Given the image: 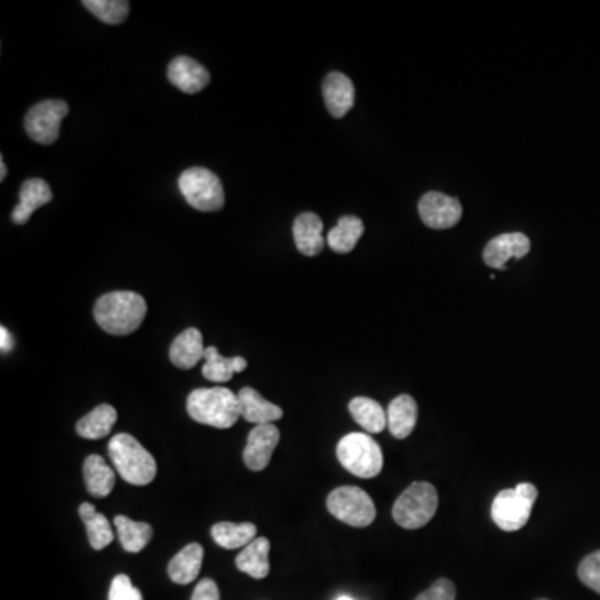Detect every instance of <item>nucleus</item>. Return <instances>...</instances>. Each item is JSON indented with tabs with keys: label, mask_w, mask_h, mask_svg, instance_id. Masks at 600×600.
I'll return each instance as SVG.
<instances>
[{
	"label": "nucleus",
	"mask_w": 600,
	"mask_h": 600,
	"mask_svg": "<svg viewBox=\"0 0 600 600\" xmlns=\"http://www.w3.org/2000/svg\"><path fill=\"white\" fill-rule=\"evenodd\" d=\"M147 314L142 295L130 290H117L102 295L94 307L95 322L107 334L129 335L139 329Z\"/></svg>",
	"instance_id": "nucleus-1"
},
{
	"label": "nucleus",
	"mask_w": 600,
	"mask_h": 600,
	"mask_svg": "<svg viewBox=\"0 0 600 600\" xmlns=\"http://www.w3.org/2000/svg\"><path fill=\"white\" fill-rule=\"evenodd\" d=\"M187 412L199 424L229 429L239 420V397L225 387L195 389L187 399Z\"/></svg>",
	"instance_id": "nucleus-2"
},
{
	"label": "nucleus",
	"mask_w": 600,
	"mask_h": 600,
	"mask_svg": "<svg viewBox=\"0 0 600 600\" xmlns=\"http://www.w3.org/2000/svg\"><path fill=\"white\" fill-rule=\"evenodd\" d=\"M109 457L120 477L132 485H147L157 475V462L149 450L130 434L110 439Z\"/></svg>",
	"instance_id": "nucleus-3"
},
{
	"label": "nucleus",
	"mask_w": 600,
	"mask_h": 600,
	"mask_svg": "<svg viewBox=\"0 0 600 600\" xmlns=\"http://www.w3.org/2000/svg\"><path fill=\"white\" fill-rule=\"evenodd\" d=\"M439 495L429 482H414L395 500L392 517L402 529H422L434 519Z\"/></svg>",
	"instance_id": "nucleus-4"
},
{
	"label": "nucleus",
	"mask_w": 600,
	"mask_h": 600,
	"mask_svg": "<svg viewBox=\"0 0 600 600\" xmlns=\"http://www.w3.org/2000/svg\"><path fill=\"white\" fill-rule=\"evenodd\" d=\"M337 459L345 470L360 479H374L384 467L380 445L370 435L362 432H352L340 439Z\"/></svg>",
	"instance_id": "nucleus-5"
},
{
	"label": "nucleus",
	"mask_w": 600,
	"mask_h": 600,
	"mask_svg": "<svg viewBox=\"0 0 600 600\" xmlns=\"http://www.w3.org/2000/svg\"><path fill=\"white\" fill-rule=\"evenodd\" d=\"M537 495V487L529 482H522L515 489L500 490L490 507L495 525L505 532L522 529L529 522Z\"/></svg>",
	"instance_id": "nucleus-6"
},
{
	"label": "nucleus",
	"mask_w": 600,
	"mask_h": 600,
	"mask_svg": "<svg viewBox=\"0 0 600 600\" xmlns=\"http://www.w3.org/2000/svg\"><path fill=\"white\" fill-rule=\"evenodd\" d=\"M180 194L187 204L200 212H215L225 204L224 187L219 177L204 167H190L180 175Z\"/></svg>",
	"instance_id": "nucleus-7"
},
{
	"label": "nucleus",
	"mask_w": 600,
	"mask_h": 600,
	"mask_svg": "<svg viewBox=\"0 0 600 600\" xmlns=\"http://www.w3.org/2000/svg\"><path fill=\"white\" fill-rule=\"evenodd\" d=\"M327 509L335 519L352 527H367L377 515L370 495L355 485L332 490L327 497Z\"/></svg>",
	"instance_id": "nucleus-8"
},
{
	"label": "nucleus",
	"mask_w": 600,
	"mask_h": 600,
	"mask_svg": "<svg viewBox=\"0 0 600 600\" xmlns=\"http://www.w3.org/2000/svg\"><path fill=\"white\" fill-rule=\"evenodd\" d=\"M67 114L69 105L64 100H44L25 115V130L37 144H54L60 134V124Z\"/></svg>",
	"instance_id": "nucleus-9"
},
{
	"label": "nucleus",
	"mask_w": 600,
	"mask_h": 600,
	"mask_svg": "<svg viewBox=\"0 0 600 600\" xmlns=\"http://www.w3.org/2000/svg\"><path fill=\"white\" fill-rule=\"evenodd\" d=\"M420 219L430 229H450L462 217V205L442 192H427L419 202Z\"/></svg>",
	"instance_id": "nucleus-10"
},
{
	"label": "nucleus",
	"mask_w": 600,
	"mask_h": 600,
	"mask_svg": "<svg viewBox=\"0 0 600 600\" xmlns=\"http://www.w3.org/2000/svg\"><path fill=\"white\" fill-rule=\"evenodd\" d=\"M280 432L274 424L255 425L250 430L244 450V464L247 469L259 472L269 465L270 457L279 444Z\"/></svg>",
	"instance_id": "nucleus-11"
},
{
	"label": "nucleus",
	"mask_w": 600,
	"mask_h": 600,
	"mask_svg": "<svg viewBox=\"0 0 600 600\" xmlns=\"http://www.w3.org/2000/svg\"><path fill=\"white\" fill-rule=\"evenodd\" d=\"M530 252V240L520 232L500 234L485 245L484 262L492 269H507L512 259H522Z\"/></svg>",
	"instance_id": "nucleus-12"
},
{
	"label": "nucleus",
	"mask_w": 600,
	"mask_h": 600,
	"mask_svg": "<svg viewBox=\"0 0 600 600\" xmlns=\"http://www.w3.org/2000/svg\"><path fill=\"white\" fill-rule=\"evenodd\" d=\"M167 77L177 89L185 94H197L204 90L210 82L209 70L204 65L199 64L197 60L190 57H177L172 60L167 69Z\"/></svg>",
	"instance_id": "nucleus-13"
},
{
	"label": "nucleus",
	"mask_w": 600,
	"mask_h": 600,
	"mask_svg": "<svg viewBox=\"0 0 600 600\" xmlns=\"http://www.w3.org/2000/svg\"><path fill=\"white\" fill-rule=\"evenodd\" d=\"M325 107L335 119L344 117L355 102V89L352 80L340 72H330L322 84Z\"/></svg>",
	"instance_id": "nucleus-14"
},
{
	"label": "nucleus",
	"mask_w": 600,
	"mask_h": 600,
	"mask_svg": "<svg viewBox=\"0 0 600 600\" xmlns=\"http://www.w3.org/2000/svg\"><path fill=\"white\" fill-rule=\"evenodd\" d=\"M322 230H324L322 220H320L319 215L312 214V212L300 214L294 220L292 234H294L295 245H297L300 254L314 257V255H319L322 252L325 245Z\"/></svg>",
	"instance_id": "nucleus-15"
},
{
	"label": "nucleus",
	"mask_w": 600,
	"mask_h": 600,
	"mask_svg": "<svg viewBox=\"0 0 600 600\" xmlns=\"http://www.w3.org/2000/svg\"><path fill=\"white\" fill-rule=\"evenodd\" d=\"M240 417L255 425L272 424L275 420L282 419L284 410L279 405L265 400L257 390L252 387L240 389L239 394Z\"/></svg>",
	"instance_id": "nucleus-16"
},
{
	"label": "nucleus",
	"mask_w": 600,
	"mask_h": 600,
	"mask_svg": "<svg viewBox=\"0 0 600 600\" xmlns=\"http://www.w3.org/2000/svg\"><path fill=\"white\" fill-rule=\"evenodd\" d=\"M204 354V339L200 330L194 327L177 335L169 350L170 362L184 370L192 369L194 365L199 364V360L204 359Z\"/></svg>",
	"instance_id": "nucleus-17"
},
{
	"label": "nucleus",
	"mask_w": 600,
	"mask_h": 600,
	"mask_svg": "<svg viewBox=\"0 0 600 600\" xmlns=\"http://www.w3.org/2000/svg\"><path fill=\"white\" fill-rule=\"evenodd\" d=\"M52 189L42 179L25 180L19 192V205L12 210V220L17 225H24L30 215L42 205L49 204L52 200Z\"/></svg>",
	"instance_id": "nucleus-18"
},
{
	"label": "nucleus",
	"mask_w": 600,
	"mask_h": 600,
	"mask_svg": "<svg viewBox=\"0 0 600 600\" xmlns=\"http://www.w3.org/2000/svg\"><path fill=\"white\" fill-rule=\"evenodd\" d=\"M419 407L414 397L404 394L395 397L387 409V427L395 439H407L414 432Z\"/></svg>",
	"instance_id": "nucleus-19"
},
{
	"label": "nucleus",
	"mask_w": 600,
	"mask_h": 600,
	"mask_svg": "<svg viewBox=\"0 0 600 600\" xmlns=\"http://www.w3.org/2000/svg\"><path fill=\"white\" fill-rule=\"evenodd\" d=\"M204 559V549L200 544L185 545L174 559L170 560L167 572L172 582L187 585L199 577L200 567Z\"/></svg>",
	"instance_id": "nucleus-20"
},
{
	"label": "nucleus",
	"mask_w": 600,
	"mask_h": 600,
	"mask_svg": "<svg viewBox=\"0 0 600 600\" xmlns=\"http://www.w3.org/2000/svg\"><path fill=\"white\" fill-rule=\"evenodd\" d=\"M269 552V539L259 537L242 549L235 559V565L240 572H244L254 579H265L270 570Z\"/></svg>",
	"instance_id": "nucleus-21"
},
{
	"label": "nucleus",
	"mask_w": 600,
	"mask_h": 600,
	"mask_svg": "<svg viewBox=\"0 0 600 600\" xmlns=\"http://www.w3.org/2000/svg\"><path fill=\"white\" fill-rule=\"evenodd\" d=\"M205 364L202 375L212 382H229L234 374L247 369V360L244 357H224L215 347H207L204 354Z\"/></svg>",
	"instance_id": "nucleus-22"
},
{
	"label": "nucleus",
	"mask_w": 600,
	"mask_h": 600,
	"mask_svg": "<svg viewBox=\"0 0 600 600\" xmlns=\"http://www.w3.org/2000/svg\"><path fill=\"white\" fill-rule=\"evenodd\" d=\"M117 422V410L109 404H100L90 414L77 422V434L84 439H104L114 429Z\"/></svg>",
	"instance_id": "nucleus-23"
},
{
	"label": "nucleus",
	"mask_w": 600,
	"mask_h": 600,
	"mask_svg": "<svg viewBox=\"0 0 600 600\" xmlns=\"http://www.w3.org/2000/svg\"><path fill=\"white\" fill-rule=\"evenodd\" d=\"M350 415L367 434H380L387 427V412L377 400L355 397L350 400Z\"/></svg>",
	"instance_id": "nucleus-24"
},
{
	"label": "nucleus",
	"mask_w": 600,
	"mask_h": 600,
	"mask_svg": "<svg viewBox=\"0 0 600 600\" xmlns=\"http://www.w3.org/2000/svg\"><path fill=\"white\" fill-rule=\"evenodd\" d=\"M84 479L87 490L94 497H107L115 485L114 470L100 455L92 454L84 462Z\"/></svg>",
	"instance_id": "nucleus-25"
},
{
	"label": "nucleus",
	"mask_w": 600,
	"mask_h": 600,
	"mask_svg": "<svg viewBox=\"0 0 600 600\" xmlns=\"http://www.w3.org/2000/svg\"><path fill=\"white\" fill-rule=\"evenodd\" d=\"M212 539L215 544L224 547V549H240L247 547L250 542L257 539V527L250 522H242V524H234V522H219L212 525Z\"/></svg>",
	"instance_id": "nucleus-26"
},
{
	"label": "nucleus",
	"mask_w": 600,
	"mask_h": 600,
	"mask_svg": "<svg viewBox=\"0 0 600 600\" xmlns=\"http://www.w3.org/2000/svg\"><path fill=\"white\" fill-rule=\"evenodd\" d=\"M114 525L119 534L120 544L129 554H137L144 549L154 535V530L147 522H135L125 515H117Z\"/></svg>",
	"instance_id": "nucleus-27"
},
{
	"label": "nucleus",
	"mask_w": 600,
	"mask_h": 600,
	"mask_svg": "<svg viewBox=\"0 0 600 600\" xmlns=\"http://www.w3.org/2000/svg\"><path fill=\"white\" fill-rule=\"evenodd\" d=\"M79 515L80 519L84 520L92 549H105L114 540V532L110 527L109 519L104 514H99L94 505L84 502L79 507Z\"/></svg>",
	"instance_id": "nucleus-28"
},
{
	"label": "nucleus",
	"mask_w": 600,
	"mask_h": 600,
	"mask_svg": "<svg viewBox=\"0 0 600 600\" xmlns=\"http://www.w3.org/2000/svg\"><path fill=\"white\" fill-rule=\"evenodd\" d=\"M362 234H364L362 220L354 215H345L337 222L334 229L330 230L327 235V244L334 252L347 254L350 250H354Z\"/></svg>",
	"instance_id": "nucleus-29"
},
{
	"label": "nucleus",
	"mask_w": 600,
	"mask_h": 600,
	"mask_svg": "<svg viewBox=\"0 0 600 600\" xmlns=\"http://www.w3.org/2000/svg\"><path fill=\"white\" fill-rule=\"evenodd\" d=\"M82 4L97 19L109 25L122 24L129 15L130 4L125 0H85Z\"/></svg>",
	"instance_id": "nucleus-30"
},
{
	"label": "nucleus",
	"mask_w": 600,
	"mask_h": 600,
	"mask_svg": "<svg viewBox=\"0 0 600 600\" xmlns=\"http://www.w3.org/2000/svg\"><path fill=\"white\" fill-rule=\"evenodd\" d=\"M577 574L582 584L600 594V550L582 559Z\"/></svg>",
	"instance_id": "nucleus-31"
},
{
	"label": "nucleus",
	"mask_w": 600,
	"mask_h": 600,
	"mask_svg": "<svg viewBox=\"0 0 600 600\" xmlns=\"http://www.w3.org/2000/svg\"><path fill=\"white\" fill-rule=\"evenodd\" d=\"M109 600H144L142 592L135 589L132 585L129 575H115L112 584H110Z\"/></svg>",
	"instance_id": "nucleus-32"
},
{
	"label": "nucleus",
	"mask_w": 600,
	"mask_h": 600,
	"mask_svg": "<svg viewBox=\"0 0 600 600\" xmlns=\"http://www.w3.org/2000/svg\"><path fill=\"white\" fill-rule=\"evenodd\" d=\"M457 590L452 580L439 579L430 585L429 589L417 595L415 600H455Z\"/></svg>",
	"instance_id": "nucleus-33"
},
{
	"label": "nucleus",
	"mask_w": 600,
	"mask_h": 600,
	"mask_svg": "<svg viewBox=\"0 0 600 600\" xmlns=\"http://www.w3.org/2000/svg\"><path fill=\"white\" fill-rule=\"evenodd\" d=\"M190 600H220L219 587L212 579L200 580Z\"/></svg>",
	"instance_id": "nucleus-34"
},
{
	"label": "nucleus",
	"mask_w": 600,
	"mask_h": 600,
	"mask_svg": "<svg viewBox=\"0 0 600 600\" xmlns=\"http://www.w3.org/2000/svg\"><path fill=\"white\" fill-rule=\"evenodd\" d=\"M0 337H2V342H0V347H2V352H10L12 347H14V340H12V335H10L9 330L2 327L0 329Z\"/></svg>",
	"instance_id": "nucleus-35"
},
{
	"label": "nucleus",
	"mask_w": 600,
	"mask_h": 600,
	"mask_svg": "<svg viewBox=\"0 0 600 600\" xmlns=\"http://www.w3.org/2000/svg\"><path fill=\"white\" fill-rule=\"evenodd\" d=\"M7 175V165H5L4 159L0 160V180L5 179Z\"/></svg>",
	"instance_id": "nucleus-36"
},
{
	"label": "nucleus",
	"mask_w": 600,
	"mask_h": 600,
	"mask_svg": "<svg viewBox=\"0 0 600 600\" xmlns=\"http://www.w3.org/2000/svg\"><path fill=\"white\" fill-rule=\"evenodd\" d=\"M337 600H354V599H350V597H347V595H342V597H339V599Z\"/></svg>",
	"instance_id": "nucleus-37"
},
{
	"label": "nucleus",
	"mask_w": 600,
	"mask_h": 600,
	"mask_svg": "<svg viewBox=\"0 0 600 600\" xmlns=\"http://www.w3.org/2000/svg\"><path fill=\"white\" fill-rule=\"evenodd\" d=\"M539 600H547V599H539Z\"/></svg>",
	"instance_id": "nucleus-38"
}]
</instances>
